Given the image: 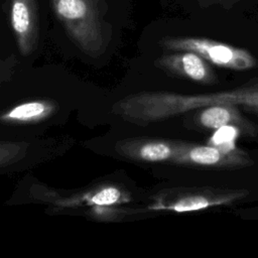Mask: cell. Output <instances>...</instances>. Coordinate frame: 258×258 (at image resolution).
<instances>
[{
  "instance_id": "obj_6",
  "label": "cell",
  "mask_w": 258,
  "mask_h": 258,
  "mask_svg": "<svg viewBox=\"0 0 258 258\" xmlns=\"http://www.w3.org/2000/svg\"><path fill=\"white\" fill-rule=\"evenodd\" d=\"M47 201L61 208L88 207L98 217L109 218L117 214V207L131 201L130 195L116 185H99L72 196H57L45 191Z\"/></svg>"
},
{
  "instance_id": "obj_14",
  "label": "cell",
  "mask_w": 258,
  "mask_h": 258,
  "mask_svg": "<svg viewBox=\"0 0 258 258\" xmlns=\"http://www.w3.org/2000/svg\"><path fill=\"white\" fill-rule=\"evenodd\" d=\"M212 1H236V0H212Z\"/></svg>"
},
{
  "instance_id": "obj_3",
  "label": "cell",
  "mask_w": 258,
  "mask_h": 258,
  "mask_svg": "<svg viewBox=\"0 0 258 258\" xmlns=\"http://www.w3.org/2000/svg\"><path fill=\"white\" fill-rule=\"evenodd\" d=\"M247 189L211 186H178L158 192L148 211L186 213L220 206H230L245 199Z\"/></svg>"
},
{
  "instance_id": "obj_13",
  "label": "cell",
  "mask_w": 258,
  "mask_h": 258,
  "mask_svg": "<svg viewBox=\"0 0 258 258\" xmlns=\"http://www.w3.org/2000/svg\"><path fill=\"white\" fill-rule=\"evenodd\" d=\"M13 57L10 59H2L0 58V88L4 84V82L8 81L13 73L14 67Z\"/></svg>"
},
{
  "instance_id": "obj_11",
  "label": "cell",
  "mask_w": 258,
  "mask_h": 258,
  "mask_svg": "<svg viewBox=\"0 0 258 258\" xmlns=\"http://www.w3.org/2000/svg\"><path fill=\"white\" fill-rule=\"evenodd\" d=\"M57 103L52 100L38 99L17 104L0 114V122L4 124H35L52 116Z\"/></svg>"
},
{
  "instance_id": "obj_8",
  "label": "cell",
  "mask_w": 258,
  "mask_h": 258,
  "mask_svg": "<svg viewBox=\"0 0 258 258\" xmlns=\"http://www.w3.org/2000/svg\"><path fill=\"white\" fill-rule=\"evenodd\" d=\"M9 17L19 52L24 56L31 54L39 38L35 0H10Z\"/></svg>"
},
{
  "instance_id": "obj_12",
  "label": "cell",
  "mask_w": 258,
  "mask_h": 258,
  "mask_svg": "<svg viewBox=\"0 0 258 258\" xmlns=\"http://www.w3.org/2000/svg\"><path fill=\"white\" fill-rule=\"evenodd\" d=\"M29 147L30 144L26 141L0 140V168L22 160L27 155Z\"/></svg>"
},
{
  "instance_id": "obj_1",
  "label": "cell",
  "mask_w": 258,
  "mask_h": 258,
  "mask_svg": "<svg viewBox=\"0 0 258 258\" xmlns=\"http://www.w3.org/2000/svg\"><path fill=\"white\" fill-rule=\"evenodd\" d=\"M212 105L243 106L258 112V82L210 94L140 92L117 101L112 111L128 122L147 125Z\"/></svg>"
},
{
  "instance_id": "obj_5",
  "label": "cell",
  "mask_w": 258,
  "mask_h": 258,
  "mask_svg": "<svg viewBox=\"0 0 258 258\" xmlns=\"http://www.w3.org/2000/svg\"><path fill=\"white\" fill-rule=\"evenodd\" d=\"M251 156L233 145H203L179 141L173 163L213 169H233L252 165Z\"/></svg>"
},
{
  "instance_id": "obj_9",
  "label": "cell",
  "mask_w": 258,
  "mask_h": 258,
  "mask_svg": "<svg viewBox=\"0 0 258 258\" xmlns=\"http://www.w3.org/2000/svg\"><path fill=\"white\" fill-rule=\"evenodd\" d=\"M155 67L171 75L200 84H214L217 77L210 62L196 52L188 50L164 54L154 61Z\"/></svg>"
},
{
  "instance_id": "obj_4",
  "label": "cell",
  "mask_w": 258,
  "mask_h": 258,
  "mask_svg": "<svg viewBox=\"0 0 258 258\" xmlns=\"http://www.w3.org/2000/svg\"><path fill=\"white\" fill-rule=\"evenodd\" d=\"M160 44L167 50L196 52L210 63L234 71H247L256 66L255 57L248 50L209 38L166 37Z\"/></svg>"
},
{
  "instance_id": "obj_10",
  "label": "cell",
  "mask_w": 258,
  "mask_h": 258,
  "mask_svg": "<svg viewBox=\"0 0 258 258\" xmlns=\"http://www.w3.org/2000/svg\"><path fill=\"white\" fill-rule=\"evenodd\" d=\"M197 114V122L208 130L234 128L244 135L255 136L258 128L243 116L238 106L212 105L201 108Z\"/></svg>"
},
{
  "instance_id": "obj_2",
  "label": "cell",
  "mask_w": 258,
  "mask_h": 258,
  "mask_svg": "<svg viewBox=\"0 0 258 258\" xmlns=\"http://www.w3.org/2000/svg\"><path fill=\"white\" fill-rule=\"evenodd\" d=\"M55 16L74 43L92 57L102 55L111 31L102 0H51Z\"/></svg>"
},
{
  "instance_id": "obj_7",
  "label": "cell",
  "mask_w": 258,
  "mask_h": 258,
  "mask_svg": "<svg viewBox=\"0 0 258 258\" xmlns=\"http://www.w3.org/2000/svg\"><path fill=\"white\" fill-rule=\"evenodd\" d=\"M179 140L160 138H126L117 141V153L138 162L173 163Z\"/></svg>"
}]
</instances>
